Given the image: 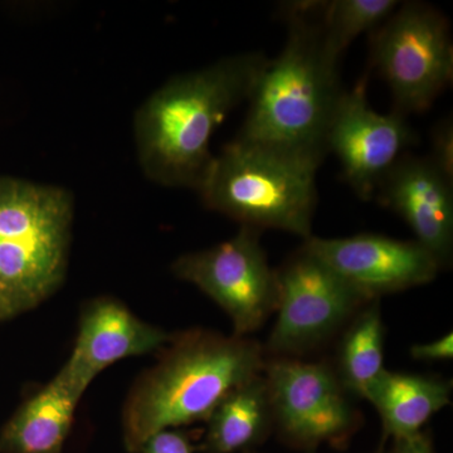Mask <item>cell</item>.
I'll list each match as a JSON object with an SVG mask.
<instances>
[{"label":"cell","instance_id":"obj_18","mask_svg":"<svg viewBox=\"0 0 453 453\" xmlns=\"http://www.w3.org/2000/svg\"><path fill=\"white\" fill-rule=\"evenodd\" d=\"M396 0H333L315 2L316 14L327 50L340 59L351 42L388 19Z\"/></svg>","mask_w":453,"mask_h":453},{"label":"cell","instance_id":"obj_15","mask_svg":"<svg viewBox=\"0 0 453 453\" xmlns=\"http://www.w3.org/2000/svg\"><path fill=\"white\" fill-rule=\"evenodd\" d=\"M451 381L386 369L365 399L380 414L386 436L401 441L421 434L426 423L451 403Z\"/></svg>","mask_w":453,"mask_h":453},{"label":"cell","instance_id":"obj_3","mask_svg":"<svg viewBox=\"0 0 453 453\" xmlns=\"http://www.w3.org/2000/svg\"><path fill=\"white\" fill-rule=\"evenodd\" d=\"M288 40L259 73L237 138L315 157L327 155L326 134L342 88L339 58L327 50L315 2L282 7Z\"/></svg>","mask_w":453,"mask_h":453},{"label":"cell","instance_id":"obj_2","mask_svg":"<svg viewBox=\"0 0 453 453\" xmlns=\"http://www.w3.org/2000/svg\"><path fill=\"white\" fill-rule=\"evenodd\" d=\"M157 362L134 381L122 407V436L138 453L157 432L210 418L241 384L264 372V349L247 336L190 329L170 336Z\"/></svg>","mask_w":453,"mask_h":453},{"label":"cell","instance_id":"obj_8","mask_svg":"<svg viewBox=\"0 0 453 453\" xmlns=\"http://www.w3.org/2000/svg\"><path fill=\"white\" fill-rule=\"evenodd\" d=\"M261 232L242 226L228 241L186 253L172 266L178 279L195 285L228 315L237 336L257 332L276 311V270L259 242Z\"/></svg>","mask_w":453,"mask_h":453},{"label":"cell","instance_id":"obj_20","mask_svg":"<svg viewBox=\"0 0 453 453\" xmlns=\"http://www.w3.org/2000/svg\"><path fill=\"white\" fill-rule=\"evenodd\" d=\"M138 453H193V447L183 431L166 429L146 440Z\"/></svg>","mask_w":453,"mask_h":453},{"label":"cell","instance_id":"obj_13","mask_svg":"<svg viewBox=\"0 0 453 453\" xmlns=\"http://www.w3.org/2000/svg\"><path fill=\"white\" fill-rule=\"evenodd\" d=\"M452 179L429 157L403 154L384 177L375 196L404 219L421 244L447 267L453 251Z\"/></svg>","mask_w":453,"mask_h":453},{"label":"cell","instance_id":"obj_22","mask_svg":"<svg viewBox=\"0 0 453 453\" xmlns=\"http://www.w3.org/2000/svg\"><path fill=\"white\" fill-rule=\"evenodd\" d=\"M392 453H434V449L431 438L422 432L410 440L395 441Z\"/></svg>","mask_w":453,"mask_h":453},{"label":"cell","instance_id":"obj_7","mask_svg":"<svg viewBox=\"0 0 453 453\" xmlns=\"http://www.w3.org/2000/svg\"><path fill=\"white\" fill-rule=\"evenodd\" d=\"M276 276L277 316L267 348L277 357L308 353L372 303L303 246Z\"/></svg>","mask_w":453,"mask_h":453},{"label":"cell","instance_id":"obj_5","mask_svg":"<svg viewBox=\"0 0 453 453\" xmlns=\"http://www.w3.org/2000/svg\"><path fill=\"white\" fill-rule=\"evenodd\" d=\"M73 201L67 190L0 177V311L4 320L42 305L67 273Z\"/></svg>","mask_w":453,"mask_h":453},{"label":"cell","instance_id":"obj_16","mask_svg":"<svg viewBox=\"0 0 453 453\" xmlns=\"http://www.w3.org/2000/svg\"><path fill=\"white\" fill-rule=\"evenodd\" d=\"M273 426L270 393L261 372L232 390L211 412L207 419L205 452L246 451L264 442Z\"/></svg>","mask_w":453,"mask_h":453},{"label":"cell","instance_id":"obj_14","mask_svg":"<svg viewBox=\"0 0 453 453\" xmlns=\"http://www.w3.org/2000/svg\"><path fill=\"white\" fill-rule=\"evenodd\" d=\"M81 401L56 374L20 404L0 432V453H64Z\"/></svg>","mask_w":453,"mask_h":453},{"label":"cell","instance_id":"obj_21","mask_svg":"<svg viewBox=\"0 0 453 453\" xmlns=\"http://www.w3.org/2000/svg\"><path fill=\"white\" fill-rule=\"evenodd\" d=\"M411 357L418 362H441L453 357V334L447 333L434 342L414 344L410 349Z\"/></svg>","mask_w":453,"mask_h":453},{"label":"cell","instance_id":"obj_6","mask_svg":"<svg viewBox=\"0 0 453 453\" xmlns=\"http://www.w3.org/2000/svg\"><path fill=\"white\" fill-rule=\"evenodd\" d=\"M371 65L388 83L393 111H427L453 79L449 19L426 3H402L371 32Z\"/></svg>","mask_w":453,"mask_h":453},{"label":"cell","instance_id":"obj_17","mask_svg":"<svg viewBox=\"0 0 453 453\" xmlns=\"http://www.w3.org/2000/svg\"><path fill=\"white\" fill-rule=\"evenodd\" d=\"M386 327L378 300L366 303L353 316L342 335L336 356V377L345 392L365 398L384 368Z\"/></svg>","mask_w":453,"mask_h":453},{"label":"cell","instance_id":"obj_10","mask_svg":"<svg viewBox=\"0 0 453 453\" xmlns=\"http://www.w3.org/2000/svg\"><path fill=\"white\" fill-rule=\"evenodd\" d=\"M365 80L342 89L326 134L327 154H335L342 177L359 198L375 196L384 177L408 146L416 144L407 118L374 111L366 98Z\"/></svg>","mask_w":453,"mask_h":453},{"label":"cell","instance_id":"obj_19","mask_svg":"<svg viewBox=\"0 0 453 453\" xmlns=\"http://www.w3.org/2000/svg\"><path fill=\"white\" fill-rule=\"evenodd\" d=\"M438 169L453 180V133L452 122L446 120L437 125L432 138V154L429 155Z\"/></svg>","mask_w":453,"mask_h":453},{"label":"cell","instance_id":"obj_11","mask_svg":"<svg viewBox=\"0 0 453 453\" xmlns=\"http://www.w3.org/2000/svg\"><path fill=\"white\" fill-rule=\"evenodd\" d=\"M366 299L427 285L441 265L416 241L363 234L344 238L309 237L303 244Z\"/></svg>","mask_w":453,"mask_h":453},{"label":"cell","instance_id":"obj_23","mask_svg":"<svg viewBox=\"0 0 453 453\" xmlns=\"http://www.w3.org/2000/svg\"><path fill=\"white\" fill-rule=\"evenodd\" d=\"M4 320V316H3L2 311H0V321Z\"/></svg>","mask_w":453,"mask_h":453},{"label":"cell","instance_id":"obj_4","mask_svg":"<svg viewBox=\"0 0 453 453\" xmlns=\"http://www.w3.org/2000/svg\"><path fill=\"white\" fill-rule=\"evenodd\" d=\"M320 165L308 155L235 138L214 157L198 192L208 208L242 226L308 240Z\"/></svg>","mask_w":453,"mask_h":453},{"label":"cell","instance_id":"obj_1","mask_svg":"<svg viewBox=\"0 0 453 453\" xmlns=\"http://www.w3.org/2000/svg\"><path fill=\"white\" fill-rule=\"evenodd\" d=\"M267 57H225L202 70L173 77L135 118L139 162L164 187L198 190L214 155L211 139L220 122L251 96Z\"/></svg>","mask_w":453,"mask_h":453},{"label":"cell","instance_id":"obj_9","mask_svg":"<svg viewBox=\"0 0 453 453\" xmlns=\"http://www.w3.org/2000/svg\"><path fill=\"white\" fill-rule=\"evenodd\" d=\"M273 422L288 442L315 447L348 436L356 413L332 366L276 357L264 368Z\"/></svg>","mask_w":453,"mask_h":453},{"label":"cell","instance_id":"obj_12","mask_svg":"<svg viewBox=\"0 0 453 453\" xmlns=\"http://www.w3.org/2000/svg\"><path fill=\"white\" fill-rule=\"evenodd\" d=\"M170 336L162 327L134 314L116 297H96L83 306L73 351L57 374L82 398L109 366L159 353Z\"/></svg>","mask_w":453,"mask_h":453}]
</instances>
